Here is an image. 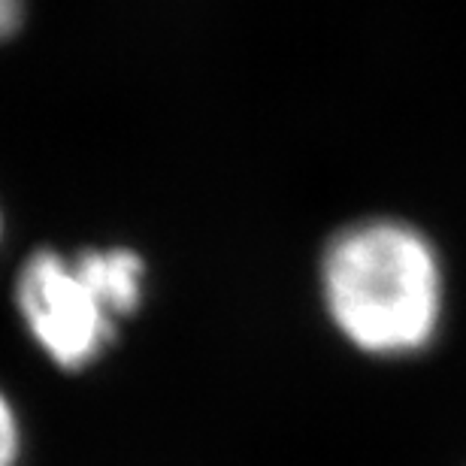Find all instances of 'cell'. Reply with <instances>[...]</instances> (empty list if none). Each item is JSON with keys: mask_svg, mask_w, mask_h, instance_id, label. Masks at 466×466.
<instances>
[{"mask_svg": "<svg viewBox=\"0 0 466 466\" xmlns=\"http://www.w3.org/2000/svg\"><path fill=\"white\" fill-rule=\"evenodd\" d=\"M321 300L354 349L372 358H412L433 346L445 312L436 246L400 218L342 228L321 255Z\"/></svg>", "mask_w": 466, "mask_h": 466, "instance_id": "cell-1", "label": "cell"}, {"mask_svg": "<svg viewBox=\"0 0 466 466\" xmlns=\"http://www.w3.org/2000/svg\"><path fill=\"white\" fill-rule=\"evenodd\" d=\"M146 297V260L134 248H52L25 260L15 279V306L31 339L61 370L91 367L118 339L121 319Z\"/></svg>", "mask_w": 466, "mask_h": 466, "instance_id": "cell-2", "label": "cell"}, {"mask_svg": "<svg viewBox=\"0 0 466 466\" xmlns=\"http://www.w3.org/2000/svg\"><path fill=\"white\" fill-rule=\"evenodd\" d=\"M22 421H18L15 406L0 390V466H18L22 461Z\"/></svg>", "mask_w": 466, "mask_h": 466, "instance_id": "cell-3", "label": "cell"}, {"mask_svg": "<svg viewBox=\"0 0 466 466\" xmlns=\"http://www.w3.org/2000/svg\"><path fill=\"white\" fill-rule=\"evenodd\" d=\"M25 25V0H0V43L18 34Z\"/></svg>", "mask_w": 466, "mask_h": 466, "instance_id": "cell-4", "label": "cell"}, {"mask_svg": "<svg viewBox=\"0 0 466 466\" xmlns=\"http://www.w3.org/2000/svg\"><path fill=\"white\" fill-rule=\"evenodd\" d=\"M0 237H4V216H0Z\"/></svg>", "mask_w": 466, "mask_h": 466, "instance_id": "cell-5", "label": "cell"}]
</instances>
